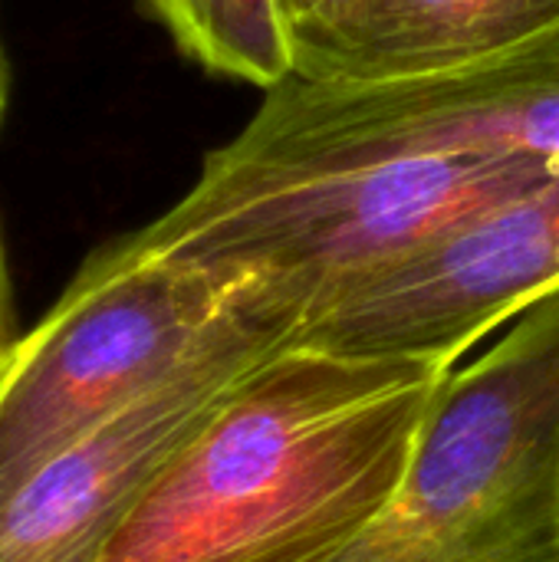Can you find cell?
I'll list each match as a JSON object with an SVG mask.
<instances>
[{"label": "cell", "instance_id": "cell-1", "mask_svg": "<svg viewBox=\"0 0 559 562\" xmlns=\"http://www.w3.org/2000/svg\"><path fill=\"white\" fill-rule=\"evenodd\" d=\"M455 366L290 346L158 471L92 562H320L399 491Z\"/></svg>", "mask_w": 559, "mask_h": 562}, {"label": "cell", "instance_id": "cell-12", "mask_svg": "<svg viewBox=\"0 0 559 562\" xmlns=\"http://www.w3.org/2000/svg\"><path fill=\"white\" fill-rule=\"evenodd\" d=\"M7 112V66H3V53H0V122Z\"/></svg>", "mask_w": 559, "mask_h": 562}, {"label": "cell", "instance_id": "cell-5", "mask_svg": "<svg viewBox=\"0 0 559 562\" xmlns=\"http://www.w3.org/2000/svg\"><path fill=\"white\" fill-rule=\"evenodd\" d=\"M273 161L491 155L559 165V36L438 76L287 82L227 142Z\"/></svg>", "mask_w": 559, "mask_h": 562}, {"label": "cell", "instance_id": "cell-10", "mask_svg": "<svg viewBox=\"0 0 559 562\" xmlns=\"http://www.w3.org/2000/svg\"><path fill=\"white\" fill-rule=\"evenodd\" d=\"M283 3L293 23V49H303L323 40L353 10L356 0H283Z\"/></svg>", "mask_w": 559, "mask_h": 562}, {"label": "cell", "instance_id": "cell-11", "mask_svg": "<svg viewBox=\"0 0 559 562\" xmlns=\"http://www.w3.org/2000/svg\"><path fill=\"white\" fill-rule=\"evenodd\" d=\"M13 339H16V329H13V283H10L7 240H3V224H0V366L7 359V349H10Z\"/></svg>", "mask_w": 559, "mask_h": 562}, {"label": "cell", "instance_id": "cell-9", "mask_svg": "<svg viewBox=\"0 0 559 562\" xmlns=\"http://www.w3.org/2000/svg\"><path fill=\"white\" fill-rule=\"evenodd\" d=\"M178 49L201 69L273 92L297 76L283 0H145Z\"/></svg>", "mask_w": 559, "mask_h": 562}, {"label": "cell", "instance_id": "cell-7", "mask_svg": "<svg viewBox=\"0 0 559 562\" xmlns=\"http://www.w3.org/2000/svg\"><path fill=\"white\" fill-rule=\"evenodd\" d=\"M257 366L188 375L49 451L0 497V562L96 560L158 471Z\"/></svg>", "mask_w": 559, "mask_h": 562}, {"label": "cell", "instance_id": "cell-8", "mask_svg": "<svg viewBox=\"0 0 559 562\" xmlns=\"http://www.w3.org/2000/svg\"><path fill=\"white\" fill-rule=\"evenodd\" d=\"M559 36V0H356L297 49V82H399L468 69Z\"/></svg>", "mask_w": 559, "mask_h": 562}, {"label": "cell", "instance_id": "cell-6", "mask_svg": "<svg viewBox=\"0 0 559 562\" xmlns=\"http://www.w3.org/2000/svg\"><path fill=\"white\" fill-rule=\"evenodd\" d=\"M559 286V168L468 211L362 280L297 339L339 356L458 366Z\"/></svg>", "mask_w": 559, "mask_h": 562}, {"label": "cell", "instance_id": "cell-2", "mask_svg": "<svg viewBox=\"0 0 559 562\" xmlns=\"http://www.w3.org/2000/svg\"><path fill=\"white\" fill-rule=\"evenodd\" d=\"M300 323L254 280L152 224L92 250L0 366V497L119 408L221 366L297 346Z\"/></svg>", "mask_w": 559, "mask_h": 562}, {"label": "cell", "instance_id": "cell-3", "mask_svg": "<svg viewBox=\"0 0 559 562\" xmlns=\"http://www.w3.org/2000/svg\"><path fill=\"white\" fill-rule=\"evenodd\" d=\"M557 168L491 155L273 161L224 142L148 224L198 260L254 280L303 333L468 211Z\"/></svg>", "mask_w": 559, "mask_h": 562}, {"label": "cell", "instance_id": "cell-4", "mask_svg": "<svg viewBox=\"0 0 559 562\" xmlns=\"http://www.w3.org/2000/svg\"><path fill=\"white\" fill-rule=\"evenodd\" d=\"M320 562H559V286L448 372L392 501Z\"/></svg>", "mask_w": 559, "mask_h": 562}]
</instances>
